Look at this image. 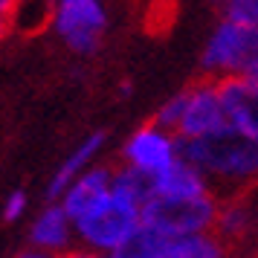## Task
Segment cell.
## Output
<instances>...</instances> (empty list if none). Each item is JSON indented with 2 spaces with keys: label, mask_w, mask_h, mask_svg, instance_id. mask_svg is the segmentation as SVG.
Segmentation results:
<instances>
[{
  "label": "cell",
  "mask_w": 258,
  "mask_h": 258,
  "mask_svg": "<svg viewBox=\"0 0 258 258\" xmlns=\"http://www.w3.org/2000/svg\"><path fill=\"white\" fill-rule=\"evenodd\" d=\"M180 157L195 165L206 177V183L215 180L232 195L258 188V140L241 134L232 125H223L221 131L200 140L180 142Z\"/></svg>",
  "instance_id": "cell-1"
},
{
  "label": "cell",
  "mask_w": 258,
  "mask_h": 258,
  "mask_svg": "<svg viewBox=\"0 0 258 258\" xmlns=\"http://www.w3.org/2000/svg\"><path fill=\"white\" fill-rule=\"evenodd\" d=\"M3 32H6V21H0V35H3Z\"/></svg>",
  "instance_id": "cell-21"
},
{
  "label": "cell",
  "mask_w": 258,
  "mask_h": 258,
  "mask_svg": "<svg viewBox=\"0 0 258 258\" xmlns=\"http://www.w3.org/2000/svg\"><path fill=\"white\" fill-rule=\"evenodd\" d=\"M226 21L258 29V0H229L226 3Z\"/></svg>",
  "instance_id": "cell-16"
},
{
  "label": "cell",
  "mask_w": 258,
  "mask_h": 258,
  "mask_svg": "<svg viewBox=\"0 0 258 258\" xmlns=\"http://www.w3.org/2000/svg\"><path fill=\"white\" fill-rule=\"evenodd\" d=\"M102 142H105V134H93V137H87V140H84L82 145L64 160V165H61L58 171H55V177L49 180V198H61V195H67V188L82 177V168L93 160V154L102 148Z\"/></svg>",
  "instance_id": "cell-13"
},
{
  "label": "cell",
  "mask_w": 258,
  "mask_h": 258,
  "mask_svg": "<svg viewBox=\"0 0 258 258\" xmlns=\"http://www.w3.org/2000/svg\"><path fill=\"white\" fill-rule=\"evenodd\" d=\"M223 125H229V119H226L221 93H218V82L215 79L195 82L188 87V105L183 113V122H180V131H177V140H200L206 134L221 131Z\"/></svg>",
  "instance_id": "cell-6"
},
{
  "label": "cell",
  "mask_w": 258,
  "mask_h": 258,
  "mask_svg": "<svg viewBox=\"0 0 258 258\" xmlns=\"http://www.w3.org/2000/svg\"><path fill=\"white\" fill-rule=\"evenodd\" d=\"M157 177V198H206L209 195V183L191 163H186L183 157L174 165H168L165 171Z\"/></svg>",
  "instance_id": "cell-11"
},
{
  "label": "cell",
  "mask_w": 258,
  "mask_h": 258,
  "mask_svg": "<svg viewBox=\"0 0 258 258\" xmlns=\"http://www.w3.org/2000/svg\"><path fill=\"white\" fill-rule=\"evenodd\" d=\"M113 177H116L113 168L99 165V168L84 171V174L67 188V195H64V212L70 215L73 223L90 218L93 212H99L107 200L113 198Z\"/></svg>",
  "instance_id": "cell-8"
},
{
  "label": "cell",
  "mask_w": 258,
  "mask_h": 258,
  "mask_svg": "<svg viewBox=\"0 0 258 258\" xmlns=\"http://www.w3.org/2000/svg\"><path fill=\"white\" fill-rule=\"evenodd\" d=\"M255 191V188H252ZM252 191L244 195H232L218 206V218H215V238L221 241L226 249H232V244L244 241L246 235L255 229L258 209L252 203Z\"/></svg>",
  "instance_id": "cell-10"
},
{
  "label": "cell",
  "mask_w": 258,
  "mask_h": 258,
  "mask_svg": "<svg viewBox=\"0 0 258 258\" xmlns=\"http://www.w3.org/2000/svg\"><path fill=\"white\" fill-rule=\"evenodd\" d=\"M218 200L206 198H154L142 209V226L154 229L168 241L191 238V235H209L218 218Z\"/></svg>",
  "instance_id": "cell-2"
},
{
  "label": "cell",
  "mask_w": 258,
  "mask_h": 258,
  "mask_svg": "<svg viewBox=\"0 0 258 258\" xmlns=\"http://www.w3.org/2000/svg\"><path fill=\"white\" fill-rule=\"evenodd\" d=\"M125 160L131 168H140L148 174H160L168 165H174L180 160V145L174 142L171 134L154 128H140L125 145Z\"/></svg>",
  "instance_id": "cell-7"
},
{
  "label": "cell",
  "mask_w": 258,
  "mask_h": 258,
  "mask_svg": "<svg viewBox=\"0 0 258 258\" xmlns=\"http://www.w3.org/2000/svg\"><path fill=\"white\" fill-rule=\"evenodd\" d=\"M105 26V12L99 0H58L55 29L76 52H93Z\"/></svg>",
  "instance_id": "cell-5"
},
{
  "label": "cell",
  "mask_w": 258,
  "mask_h": 258,
  "mask_svg": "<svg viewBox=\"0 0 258 258\" xmlns=\"http://www.w3.org/2000/svg\"><path fill=\"white\" fill-rule=\"evenodd\" d=\"M61 258H102L99 252H90V249H76V252H64Z\"/></svg>",
  "instance_id": "cell-20"
},
{
  "label": "cell",
  "mask_w": 258,
  "mask_h": 258,
  "mask_svg": "<svg viewBox=\"0 0 258 258\" xmlns=\"http://www.w3.org/2000/svg\"><path fill=\"white\" fill-rule=\"evenodd\" d=\"M142 226V209L128 200L125 195H119L113 188V198L107 200L99 212H93L90 218L76 223V232L82 238V244L90 252H113L116 246H122L131 235Z\"/></svg>",
  "instance_id": "cell-3"
},
{
  "label": "cell",
  "mask_w": 258,
  "mask_h": 258,
  "mask_svg": "<svg viewBox=\"0 0 258 258\" xmlns=\"http://www.w3.org/2000/svg\"><path fill=\"white\" fill-rule=\"evenodd\" d=\"M18 3H21V0H0V21H6V15L15 12Z\"/></svg>",
  "instance_id": "cell-19"
},
{
  "label": "cell",
  "mask_w": 258,
  "mask_h": 258,
  "mask_svg": "<svg viewBox=\"0 0 258 258\" xmlns=\"http://www.w3.org/2000/svg\"><path fill=\"white\" fill-rule=\"evenodd\" d=\"M15 258H61V255H55V252H47V249H24V252H18Z\"/></svg>",
  "instance_id": "cell-18"
},
{
  "label": "cell",
  "mask_w": 258,
  "mask_h": 258,
  "mask_svg": "<svg viewBox=\"0 0 258 258\" xmlns=\"http://www.w3.org/2000/svg\"><path fill=\"white\" fill-rule=\"evenodd\" d=\"M165 244H168V238L157 235L154 229H148V226H140L125 244L116 246L107 258H157L165 249Z\"/></svg>",
  "instance_id": "cell-15"
},
{
  "label": "cell",
  "mask_w": 258,
  "mask_h": 258,
  "mask_svg": "<svg viewBox=\"0 0 258 258\" xmlns=\"http://www.w3.org/2000/svg\"><path fill=\"white\" fill-rule=\"evenodd\" d=\"M218 93H221L223 110L229 125L241 134L258 140V87L241 79V76H221L218 79Z\"/></svg>",
  "instance_id": "cell-9"
},
{
  "label": "cell",
  "mask_w": 258,
  "mask_h": 258,
  "mask_svg": "<svg viewBox=\"0 0 258 258\" xmlns=\"http://www.w3.org/2000/svg\"><path fill=\"white\" fill-rule=\"evenodd\" d=\"M70 215L64 212V206H49L38 215V221L32 223L29 241L35 249H47V252H58L70 246Z\"/></svg>",
  "instance_id": "cell-12"
},
{
  "label": "cell",
  "mask_w": 258,
  "mask_h": 258,
  "mask_svg": "<svg viewBox=\"0 0 258 258\" xmlns=\"http://www.w3.org/2000/svg\"><path fill=\"white\" fill-rule=\"evenodd\" d=\"M252 64H258V29L223 21L203 52L206 73H226L229 79V76H244Z\"/></svg>",
  "instance_id": "cell-4"
},
{
  "label": "cell",
  "mask_w": 258,
  "mask_h": 258,
  "mask_svg": "<svg viewBox=\"0 0 258 258\" xmlns=\"http://www.w3.org/2000/svg\"><path fill=\"white\" fill-rule=\"evenodd\" d=\"M26 209V195L24 191H12V198L6 200V206H3V218L6 221H18Z\"/></svg>",
  "instance_id": "cell-17"
},
{
  "label": "cell",
  "mask_w": 258,
  "mask_h": 258,
  "mask_svg": "<svg viewBox=\"0 0 258 258\" xmlns=\"http://www.w3.org/2000/svg\"><path fill=\"white\" fill-rule=\"evenodd\" d=\"M157 258H229V249L215 235H191L168 241Z\"/></svg>",
  "instance_id": "cell-14"
}]
</instances>
